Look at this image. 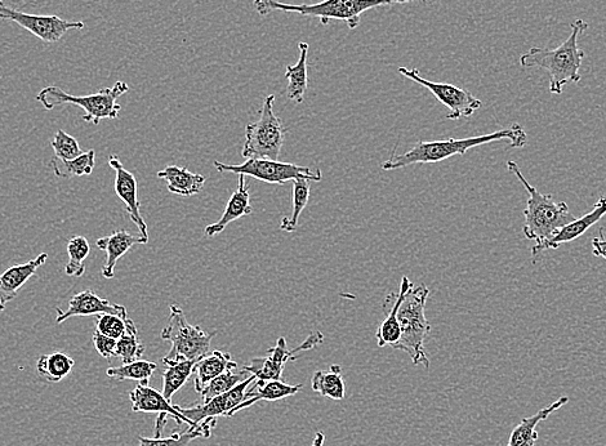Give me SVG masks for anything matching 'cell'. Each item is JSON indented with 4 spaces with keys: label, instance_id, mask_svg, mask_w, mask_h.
Here are the masks:
<instances>
[{
    "label": "cell",
    "instance_id": "ac0fdd59",
    "mask_svg": "<svg viewBox=\"0 0 606 446\" xmlns=\"http://www.w3.org/2000/svg\"><path fill=\"white\" fill-rule=\"evenodd\" d=\"M48 261V254H39L37 258L22 265L10 267V269L0 275V311L6 310V306L17 297V292L20 291L26 283Z\"/></svg>",
    "mask_w": 606,
    "mask_h": 446
},
{
    "label": "cell",
    "instance_id": "3957f363",
    "mask_svg": "<svg viewBox=\"0 0 606 446\" xmlns=\"http://www.w3.org/2000/svg\"><path fill=\"white\" fill-rule=\"evenodd\" d=\"M416 0H323L315 4H288L279 0H255L258 15L267 16L273 12L297 13L306 17H318L323 25L331 20L345 21L349 29L359 28L364 12L373 8L404 4Z\"/></svg>",
    "mask_w": 606,
    "mask_h": 446
},
{
    "label": "cell",
    "instance_id": "f35d334b",
    "mask_svg": "<svg viewBox=\"0 0 606 446\" xmlns=\"http://www.w3.org/2000/svg\"><path fill=\"white\" fill-rule=\"evenodd\" d=\"M93 345H95V349L98 354L102 356V358L110 360L114 358L115 351H117V342L118 340H114V338H110L108 336H104L100 332L93 333L92 336Z\"/></svg>",
    "mask_w": 606,
    "mask_h": 446
},
{
    "label": "cell",
    "instance_id": "d6a6232c",
    "mask_svg": "<svg viewBox=\"0 0 606 446\" xmlns=\"http://www.w3.org/2000/svg\"><path fill=\"white\" fill-rule=\"evenodd\" d=\"M157 369L158 365L151 363V361L137 360L133 363L120 365V367L109 368L106 370V374L110 378L117 379V381L149 383Z\"/></svg>",
    "mask_w": 606,
    "mask_h": 446
},
{
    "label": "cell",
    "instance_id": "7402d4cb",
    "mask_svg": "<svg viewBox=\"0 0 606 446\" xmlns=\"http://www.w3.org/2000/svg\"><path fill=\"white\" fill-rule=\"evenodd\" d=\"M569 403L568 396H563L548 407L539 410L532 417L523 418L518 426L512 430L509 443L506 446H534L538 440L537 426L546 421L552 413L558 412L564 405Z\"/></svg>",
    "mask_w": 606,
    "mask_h": 446
},
{
    "label": "cell",
    "instance_id": "44dd1931",
    "mask_svg": "<svg viewBox=\"0 0 606 446\" xmlns=\"http://www.w3.org/2000/svg\"><path fill=\"white\" fill-rule=\"evenodd\" d=\"M256 381L255 385L248 388L245 400L230 413V417L235 416L240 410L252 407L258 401H278L294 396L302 390V385L291 386L282 379L279 381H258L256 379Z\"/></svg>",
    "mask_w": 606,
    "mask_h": 446
},
{
    "label": "cell",
    "instance_id": "e0dca14e",
    "mask_svg": "<svg viewBox=\"0 0 606 446\" xmlns=\"http://www.w3.org/2000/svg\"><path fill=\"white\" fill-rule=\"evenodd\" d=\"M129 400L132 403V410L135 413H158L167 414L176 419L177 425H187L195 427L185 416H182L177 405L164 398L162 392L155 390L149 383H138L135 390L129 392ZM198 426V425H196Z\"/></svg>",
    "mask_w": 606,
    "mask_h": 446
},
{
    "label": "cell",
    "instance_id": "603a6c76",
    "mask_svg": "<svg viewBox=\"0 0 606 446\" xmlns=\"http://www.w3.org/2000/svg\"><path fill=\"white\" fill-rule=\"evenodd\" d=\"M238 368V364L231 359V355L224 351H213L211 354L203 356L202 359L196 361L194 368V386L195 391L200 394L203 388L208 385L209 382L213 381L222 373L227 370H233Z\"/></svg>",
    "mask_w": 606,
    "mask_h": 446
},
{
    "label": "cell",
    "instance_id": "ab89813d",
    "mask_svg": "<svg viewBox=\"0 0 606 446\" xmlns=\"http://www.w3.org/2000/svg\"><path fill=\"white\" fill-rule=\"evenodd\" d=\"M603 233L604 230L600 229L599 238L592 239V253L595 257L604 258L606 261V239Z\"/></svg>",
    "mask_w": 606,
    "mask_h": 446
},
{
    "label": "cell",
    "instance_id": "7a4b0ae2",
    "mask_svg": "<svg viewBox=\"0 0 606 446\" xmlns=\"http://www.w3.org/2000/svg\"><path fill=\"white\" fill-rule=\"evenodd\" d=\"M572 33L561 46L554 49L530 48L520 57L523 69L539 68L547 71L550 77V92L561 95L568 83L581 82L582 62L586 53L578 46V39L588 28L586 21L578 19L570 25Z\"/></svg>",
    "mask_w": 606,
    "mask_h": 446
},
{
    "label": "cell",
    "instance_id": "5bb4252c",
    "mask_svg": "<svg viewBox=\"0 0 606 446\" xmlns=\"http://www.w3.org/2000/svg\"><path fill=\"white\" fill-rule=\"evenodd\" d=\"M606 216V198H600L599 202L595 205V208L591 212L585 214L581 218H574L568 225L561 227L550 239L546 240L545 243L536 244L532 248V260L534 263L538 261V257L542 256L546 251L550 249H558L563 244L574 242L582 235H585L592 226H595L597 222Z\"/></svg>",
    "mask_w": 606,
    "mask_h": 446
},
{
    "label": "cell",
    "instance_id": "e575fe53",
    "mask_svg": "<svg viewBox=\"0 0 606 446\" xmlns=\"http://www.w3.org/2000/svg\"><path fill=\"white\" fill-rule=\"evenodd\" d=\"M89 253H91V245L84 236H74L73 239L69 240L68 254L69 262L65 267V274L68 276H74V278H80L86 274V262Z\"/></svg>",
    "mask_w": 606,
    "mask_h": 446
},
{
    "label": "cell",
    "instance_id": "f546056e",
    "mask_svg": "<svg viewBox=\"0 0 606 446\" xmlns=\"http://www.w3.org/2000/svg\"><path fill=\"white\" fill-rule=\"evenodd\" d=\"M96 165V151L88 150L73 160L53 158L51 168L60 178H74L92 175Z\"/></svg>",
    "mask_w": 606,
    "mask_h": 446
},
{
    "label": "cell",
    "instance_id": "8d00e7d4",
    "mask_svg": "<svg viewBox=\"0 0 606 446\" xmlns=\"http://www.w3.org/2000/svg\"><path fill=\"white\" fill-rule=\"evenodd\" d=\"M133 323V320L129 318H122V316L113 314H100L96 315V327L97 332L104 334L114 340H119L120 337L127 333L129 325Z\"/></svg>",
    "mask_w": 606,
    "mask_h": 446
},
{
    "label": "cell",
    "instance_id": "8fae6325",
    "mask_svg": "<svg viewBox=\"0 0 606 446\" xmlns=\"http://www.w3.org/2000/svg\"><path fill=\"white\" fill-rule=\"evenodd\" d=\"M398 71L405 78L411 79L413 82L429 89L432 95L436 97V100L447 106L449 109L447 118L449 120L470 118L475 114L476 110H479L483 106L479 98H476L471 92L466 91V89L453 86V84L449 83L430 82V80L423 79L420 71L417 69L399 68Z\"/></svg>",
    "mask_w": 606,
    "mask_h": 446
},
{
    "label": "cell",
    "instance_id": "83f0119b",
    "mask_svg": "<svg viewBox=\"0 0 606 446\" xmlns=\"http://www.w3.org/2000/svg\"><path fill=\"white\" fill-rule=\"evenodd\" d=\"M74 367L75 360L64 352L42 355L37 363L39 376L52 383H59L68 377Z\"/></svg>",
    "mask_w": 606,
    "mask_h": 446
},
{
    "label": "cell",
    "instance_id": "f1b7e54d",
    "mask_svg": "<svg viewBox=\"0 0 606 446\" xmlns=\"http://www.w3.org/2000/svg\"><path fill=\"white\" fill-rule=\"evenodd\" d=\"M313 390L322 395L323 398L332 400L345 399V381L342 377V369L340 365H332L329 372L318 370L313 376Z\"/></svg>",
    "mask_w": 606,
    "mask_h": 446
},
{
    "label": "cell",
    "instance_id": "9c48e42d",
    "mask_svg": "<svg viewBox=\"0 0 606 446\" xmlns=\"http://www.w3.org/2000/svg\"><path fill=\"white\" fill-rule=\"evenodd\" d=\"M215 167L220 172L235 173V175L249 176L267 184L283 185L285 182L294 181L296 178L309 177L314 182L322 181V171L316 172L310 168L301 167L292 163L278 162L271 159H247L240 165H229L215 162Z\"/></svg>",
    "mask_w": 606,
    "mask_h": 446
},
{
    "label": "cell",
    "instance_id": "7c38bea8",
    "mask_svg": "<svg viewBox=\"0 0 606 446\" xmlns=\"http://www.w3.org/2000/svg\"><path fill=\"white\" fill-rule=\"evenodd\" d=\"M0 20L15 22L44 43H56L70 30H83L84 22L66 21L59 16L30 15L13 10L0 0Z\"/></svg>",
    "mask_w": 606,
    "mask_h": 446
},
{
    "label": "cell",
    "instance_id": "6da1fadb",
    "mask_svg": "<svg viewBox=\"0 0 606 446\" xmlns=\"http://www.w3.org/2000/svg\"><path fill=\"white\" fill-rule=\"evenodd\" d=\"M507 141L511 147H524L528 142L527 132L520 124L501 129L489 135L469 138H449L444 141H420L407 153L391 155L389 160L382 164L383 171H396L413 164L439 163L456 155H465L474 147L490 144V142Z\"/></svg>",
    "mask_w": 606,
    "mask_h": 446
},
{
    "label": "cell",
    "instance_id": "9a60e30c",
    "mask_svg": "<svg viewBox=\"0 0 606 446\" xmlns=\"http://www.w3.org/2000/svg\"><path fill=\"white\" fill-rule=\"evenodd\" d=\"M109 165L115 172V194L126 205L127 213L131 217V220L136 223L138 230H140V235L149 239V231H147V225L141 214V204L140 200H138L135 175L124 168L117 155L109 156Z\"/></svg>",
    "mask_w": 606,
    "mask_h": 446
},
{
    "label": "cell",
    "instance_id": "836d02e7",
    "mask_svg": "<svg viewBox=\"0 0 606 446\" xmlns=\"http://www.w3.org/2000/svg\"><path fill=\"white\" fill-rule=\"evenodd\" d=\"M236 369L227 370V372L222 373L221 376H218L213 379V381L209 382L208 385L203 388V391L200 392V395H202V401H200V403H207V401L216 398V396L226 394V392L233 390L239 383H242L245 379L252 376L251 373L243 368L240 369L239 372H235Z\"/></svg>",
    "mask_w": 606,
    "mask_h": 446
},
{
    "label": "cell",
    "instance_id": "2e32d148",
    "mask_svg": "<svg viewBox=\"0 0 606 446\" xmlns=\"http://www.w3.org/2000/svg\"><path fill=\"white\" fill-rule=\"evenodd\" d=\"M56 323L61 324L64 321L74 318V316H92L100 314H113L128 318L127 309L122 305H113L108 300L98 297L91 289L75 294L69 302L68 310L62 311L56 307Z\"/></svg>",
    "mask_w": 606,
    "mask_h": 446
},
{
    "label": "cell",
    "instance_id": "d6986e66",
    "mask_svg": "<svg viewBox=\"0 0 606 446\" xmlns=\"http://www.w3.org/2000/svg\"><path fill=\"white\" fill-rule=\"evenodd\" d=\"M147 242H149V239L144 238V236L132 235L124 230L115 231L109 236L98 239L97 248L106 253V262L101 271L102 276L105 279H113L115 266H117L120 258L131 251L136 244H147Z\"/></svg>",
    "mask_w": 606,
    "mask_h": 446
},
{
    "label": "cell",
    "instance_id": "d590c367",
    "mask_svg": "<svg viewBox=\"0 0 606 446\" xmlns=\"http://www.w3.org/2000/svg\"><path fill=\"white\" fill-rule=\"evenodd\" d=\"M144 354V343L138 338L137 327L135 323H132L129 325L127 333L119 338L115 356H118L123 361V364H129L133 363V361L141 360Z\"/></svg>",
    "mask_w": 606,
    "mask_h": 446
},
{
    "label": "cell",
    "instance_id": "1f68e13d",
    "mask_svg": "<svg viewBox=\"0 0 606 446\" xmlns=\"http://www.w3.org/2000/svg\"><path fill=\"white\" fill-rule=\"evenodd\" d=\"M293 182V213L292 217H284L280 223V230L285 233H294L298 227L303 209L306 208L310 199L311 182H314L309 177L296 178Z\"/></svg>",
    "mask_w": 606,
    "mask_h": 446
},
{
    "label": "cell",
    "instance_id": "74e56055",
    "mask_svg": "<svg viewBox=\"0 0 606 446\" xmlns=\"http://www.w3.org/2000/svg\"><path fill=\"white\" fill-rule=\"evenodd\" d=\"M51 146L57 159L73 160L83 154L77 138L68 135L65 131H59L52 138Z\"/></svg>",
    "mask_w": 606,
    "mask_h": 446
},
{
    "label": "cell",
    "instance_id": "4dcf8cb0",
    "mask_svg": "<svg viewBox=\"0 0 606 446\" xmlns=\"http://www.w3.org/2000/svg\"><path fill=\"white\" fill-rule=\"evenodd\" d=\"M198 360L178 361V363L167 365L163 372V391L164 398L171 401L173 395L180 391L189 378L194 374V368Z\"/></svg>",
    "mask_w": 606,
    "mask_h": 446
},
{
    "label": "cell",
    "instance_id": "ba28073f",
    "mask_svg": "<svg viewBox=\"0 0 606 446\" xmlns=\"http://www.w3.org/2000/svg\"><path fill=\"white\" fill-rule=\"evenodd\" d=\"M274 104L275 96H267L260 119L245 128L242 153L245 159H279L284 145L285 129L282 120L274 113Z\"/></svg>",
    "mask_w": 606,
    "mask_h": 446
},
{
    "label": "cell",
    "instance_id": "4316f807",
    "mask_svg": "<svg viewBox=\"0 0 606 446\" xmlns=\"http://www.w3.org/2000/svg\"><path fill=\"white\" fill-rule=\"evenodd\" d=\"M413 288V284L407 276H403L400 284V293L396 297L394 306L387 315V318L382 321L380 328L376 334L378 347L392 346L399 341L401 330L398 321V311L400 309L401 302L404 301L405 296Z\"/></svg>",
    "mask_w": 606,
    "mask_h": 446
},
{
    "label": "cell",
    "instance_id": "277c9868",
    "mask_svg": "<svg viewBox=\"0 0 606 446\" xmlns=\"http://www.w3.org/2000/svg\"><path fill=\"white\" fill-rule=\"evenodd\" d=\"M507 169L514 173L521 185L528 191L529 199L525 209L523 233L525 238L537 244L545 243L561 227L574 220L567 203H556L550 194H542L529 184L518 164L507 162Z\"/></svg>",
    "mask_w": 606,
    "mask_h": 446
},
{
    "label": "cell",
    "instance_id": "cb8c5ba5",
    "mask_svg": "<svg viewBox=\"0 0 606 446\" xmlns=\"http://www.w3.org/2000/svg\"><path fill=\"white\" fill-rule=\"evenodd\" d=\"M158 178L166 181L168 190L172 194L181 196H193L199 194L206 185V177L196 175L189 169L169 165L163 171L158 172Z\"/></svg>",
    "mask_w": 606,
    "mask_h": 446
},
{
    "label": "cell",
    "instance_id": "5b68a950",
    "mask_svg": "<svg viewBox=\"0 0 606 446\" xmlns=\"http://www.w3.org/2000/svg\"><path fill=\"white\" fill-rule=\"evenodd\" d=\"M430 296V289L425 284L413 287L401 302L398 311L400 325L399 341L392 345V349L407 352L414 365H423L430 368V359L425 351V341L431 332V325L426 318V302Z\"/></svg>",
    "mask_w": 606,
    "mask_h": 446
},
{
    "label": "cell",
    "instance_id": "60d3db41",
    "mask_svg": "<svg viewBox=\"0 0 606 446\" xmlns=\"http://www.w3.org/2000/svg\"><path fill=\"white\" fill-rule=\"evenodd\" d=\"M325 441V435L322 431L316 432V435L313 440V444L311 446H323Z\"/></svg>",
    "mask_w": 606,
    "mask_h": 446
},
{
    "label": "cell",
    "instance_id": "ffe728a7",
    "mask_svg": "<svg viewBox=\"0 0 606 446\" xmlns=\"http://www.w3.org/2000/svg\"><path fill=\"white\" fill-rule=\"evenodd\" d=\"M252 213L251 196H249V187L245 184V176L239 175L238 189L231 195L229 203L224 214L216 223L206 227L204 234L208 238H213L218 234L224 233L227 226L239 218L249 216Z\"/></svg>",
    "mask_w": 606,
    "mask_h": 446
},
{
    "label": "cell",
    "instance_id": "4fadbf2b",
    "mask_svg": "<svg viewBox=\"0 0 606 446\" xmlns=\"http://www.w3.org/2000/svg\"><path fill=\"white\" fill-rule=\"evenodd\" d=\"M256 377H248L233 390L226 392L220 396H216L207 403L196 404L195 407L182 408L178 407L182 416H185L194 426L199 425L206 419H217L218 417H230V413L245 400L248 388L256 381Z\"/></svg>",
    "mask_w": 606,
    "mask_h": 446
},
{
    "label": "cell",
    "instance_id": "8992f818",
    "mask_svg": "<svg viewBox=\"0 0 606 446\" xmlns=\"http://www.w3.org/2000/svg\"><path fill=\"white\" fill-rule=\"evenodd\" d=\"M128 89V84L119 80L113 87L101 89L100 92L93 93V95L73 96L62 91L60 87L49 86L38 93L37 100L46 110H53L65 105L82 107L86 113L83 115L84 122L98 126L101 120L119 117L122 106L117 104V100L127 93Z\"/></svg>",
    "mask_w": 606,
    "mask_h": 446
},
{
    "label": "cell",
    "instance_id": "484cf974",
    "mask_svg": "<svg viewBox=\"0 0 606 446\" xmlns=\"http://www.w3.org/2000/svg\"><path fill=\"white\" fill-rule=\"evenodd\" d=\"M216 425L217 419H206V421L199 423L198 426H189L181 434L176 432V434L168 437H154V439L138 436V446H187L191 441L198 439V437H204V439L211 437L212 430Z\"/></svg>",
    "mask_w": 606,
    "mask_h": 446
},
{
    "label": "cell",
    "instance_id": "30bf717a",
    "mask_svg": "<svg viewBox=\"0 0 606 446\" xmlns=\"http://www.w3.org/2000/svg\"><path fill=\"white\" fill-rule=\"evenodd\" d=\"M323 341V333L316 330L296 349L288 350L287 341L284 337H280L275 347L267 351L266 358L252 359L251 363L244 365L243 369L253 374L258 381H279L282 379L284 367L288 361L296 360L301 352L313 350L322 345Z\"/></svg>",
    "mask_w": 606,
    "mask_h": 446
},
{
    "label": "cell",
    "instance_id": "52a82bcc",
    "mask_svg": "<svg viewBox=\"0 0 606 446\" xmlns=\"http://www.w3.org/2000/svg\"><path fill=\"white\" fill-rule=\"evenodd\" d=\"M216 334H208L191 325L181 307L171 305V315L167 327L162 330V338L171 342L172 349L164 356L163 363L171 365L178 361L202 359L211 349V342Z\"/></svg>",
    "mask_w": 606,
    "mask_h": 446
},
{
    "label": "cell",
    "instance_id": "d4e9b609",
    "mask_svg": "<svg viewBox=\"0 0 606 446\" xmlns=\"http://www.w3.org/2000/svg\"><path fill=\"white\" fill-rule=\"evenodd\" d=\"M300 59L296 65H288L285 70V78L288 79L287 96L289 100L302 104L305 100L309 77H307V56H309V44L301 42Z\"/></svg>",
    "mask_w": 606,
    "mask_h": 446
}]
</instances>
